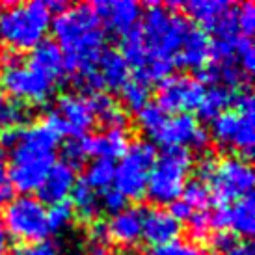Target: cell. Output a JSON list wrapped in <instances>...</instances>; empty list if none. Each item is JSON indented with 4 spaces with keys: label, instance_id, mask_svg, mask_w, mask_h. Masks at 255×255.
<instances>
[{
    "label": "cell",
    "instance_id": "cell-13",
    "mask_svg": "<svg viewBox=\"0 0 255 255\" xmlns=\"http://www.w3.org/2000/svg\"><path fill=\"white\" fill-rule=\"evenodd\" d=\"M93 9L99 17L101 22L107 24L108 30L114 34H127L130 28H134L140 15H142V6L132 0H118V2H95Z\"/></svg>",
    "mask_w": 255,
    "mask_h": 255
},
{
    "label": "cell",
    "instance_id": "cell-28",
    "mask_svg": "<svg viewBox=\"0 0 255 255\" xmlns=\"http://www.w3.org/2000/svg\"><path fill=\"white\" fill-rule=\"evenodd\" d=\"M116 175V166L112 160L107 158H97L95 162L90 164V168L86 171V184H90L93 190H107L114 183Z\"/></svg>",
    "mask_w": 255,
    "mask_h": 255
},
{
    "label": "cell",
    "instance_id": "cell-32",
    "mask_svg": "<svg viewBox=\"0 0 255 255\" xmlns=\"http://www.w3.org/2000/svg\"><path fill=\"white\" fill-rule=\"evenodd\" d=\"M166 112L160 110V108L156 107L155 103H147L145 107L140 110V112L136 114V121H138V127L142 128L145 134L153 136L162 128V125L166 123Z\"/></svg>",
    "mask_w": 255,
    "mask_h": 255
},
{
    "label": "cell",
    "instance_id": "cell-16",
    "mask_svg": "<svg viewBox=\"0 0 255 255\" xmlns=\"http://www.w3.org/2000/svg\"><path fill=\"white\" fill-rule=\"evenodd\" d=\"M77 183V173L65 162H54L49 173L45 175L43 183L37 188V196L43 205H56L65 201Z\"/></svg>",
    "mask_w": 255,
    "mask_h": 255
},
{
    "label": "cell",
    "instance_id": "cell-14",
    "mask_svg": "<svg viewBox=\"0 0 255 255\" xmlns=\"http://www.w3.org/2000/svg\"><path fill=\"white\" fill-rule=\"evenodd\" d=\"M54 112L62 118V121L67 127V132L73 138L86 136V132L93 127L95 118L92 110L88 107V101L82 95L75 93H64L62 97H58L56 110Z\"/></svg>",
    "mask_w": 255,
    "mask_h": 255
},
{
    "label": "cell",
    "instance_id": "cell-34",
    "mask_svg": "<svg viewBox=\"0 0 255 255\" xmlns=\"http://www.w3.org/2000/svg\"><path fill=\"white\" fill-rule=\"evenodd\" d=\"M233 54H235V62L239 64V67L250 77L254 73V67H255V50L252 39L244 36H235Z\"/></svg>",
    "mask_w": 255,
    "mask_h": 255
},
{
    "label": "cell",
    "instance_id": "cell-30",
    "mask_svg": "<svg viewBox=\"0 0 255 255\" xmlns=\"http://www.w3.org/2000/svg\"><path fill=\"white\" fill-rule=\"evenodd\" d=\"M26 120H28V108L19 101L0 95V130L21 127Z\"/></svg>",
    "mask_w": 255,
    "mask_h": 255
},
{
    "label": "cell",
    "instance_id": "cell-47",
    "mask_svg": "<svg viewBox=\"0 0 255 255\" xmlns=\"http://www.w3.org/2000/svg\"><path fill=\"white\" fill-rule=\"evenodd\" d=\"M168 213L171 214V218L177 220L179 224H181V222H184V220L190 218L194 211H192L190 207H188L186 203H184L183 199H177V201H173V203H170V211H168Z\"/></svg>",
    "mask_w": 255,
    "mask_h": 255
},
{
    "label": "cell",
    "instance_id": "cell-42",
    "mask_svg": "<svg viewBox=\"0 0 255 255\" xmlns=\"http://www.w3.org/2000/svg\"><path fill=\"white\" fill-rule=\"evenodd\" d=\"M99 203L103 205V209L110 214H118L127 209V198H125L120 190H116V188L103 190V198L99 199Z\"/></svg>",
    "mask_w": 255,
    "mask_h": 255
},
{
    "label": "cell",
    "instance_id": "cell-46",
    "mask_svg": "<svg viewBox=\"0 0 255 255\" xmlns=\"http://www.w3.org/2000/svg\"><path fill=\"white\" fill-rule=\"evenodd\" d=\"M21 127H11V128H2L0 130V145L6 149H13L21 138Z\"/></svg>",
    "mask_w": 255,
    "mask_h": 255
},
{
    "label": "cell",
    "instance_id": "cell-22",
    "mask_svg": "<svg viewBox=\"0 0 255 255\" xmlns=\"http://www.w3.org/2000/svg\"><path fill=\"white\" fill-rule=\"evenodd\" d=\"M86 101H88V107L92 110L93 118H99L105 127L125 130V127L128 125V116L110 95L99 92L90 95Z\"/></svg>",
    "mask_w": 255,
    "mask_h": 255
},
{
    "label": "cell",
    "instance_id": "cell-11",
    "mask_svg": "<svg viewBox=\"0 0 255 255\" xmlns=\"http://www.w3.org/2000/svg\"><path fill=\"white\" fill-rule=\"evenodd\" d=\"M203 93H205L203 84L194 77L171 75L158 86L155 105L166 114H186L190 110H198Z\"/></svg>",
    "mask_w": 255,
    "mask_h": 255
},
{
    "label": "cell",
    "instance_id": "cell-17",
    "mask_svg": "<svg viewBox=\"0 0 255 255\" xmlns=\"http://www.w3.org/2000/svg\"><path fill=\"white\" fill-rule=\"evenodd\" d=\"M211 56H213V39H211V36L201 28H190L173 62L199 71L205 65L211 64Z\"/></svg>",
    "mask_w": 255,
    "mask_h": 255
},
{
    "label": "cell",
    "instance_id": "cell-20",
    "mask_svg": "<svg viewBox=\"0 0 255 255\" xmlns=\"http://www.w3.org/2000/svg\"><path fill=\"white\" fill-rule=\"evenodd\" d=\"M110 239L121 246H134L142 239V209H125L107 224Z\"/></svg>",
    "mask_w": 255,
    "mask_h": 255
},
{
    "label": "cell",
    "instance_id": "cell-44",
    "mask_svg": "<svg viewBox=\"0 0 255 255\" xmlns=\"http://www.w3.org/2000/svg\"><path fill=\"white\" fill-rule=\"evenodd\" d=\"M235 244H237L235 235L227 233V231H218V233L211 239V246H213V250L214 252H218V254H226V252H229Z\"/></svg>",
    "mask_w": 255,
    "mask_h": 255
},
{
    "label": "cell",
    "instance_id": "cell-26",
    "mask_svg": "<svg viewBox=\"0 0 255 255\" xmlns=\"http://www.w3.org/2000/svg\"><path fill=\"white\" fill-rule=\"evenodd\" d=\"M233 90H227L224 86H213L203 93V99L199 103L198 114L201 120L213 121L220 114L226 112V108L233 103Z\"/></svg>",
    "mask_w": 255,
    "mask_h": 255
},
{
    "label": "cell",
    "instance_id": "cell-12",
    "mask_svg": "<svg viewBox=\"0 0 255 255\" xmlns=\"http://www.w3.org/2000/svg\"><path fill=\"white\" fill-rule=\"evenodd\" d=\"M155 140L164 147H196L205 149L211 134L190 114H177L168 118L162 128L155 134Z\"/></svg>",
    "mask_w": 255,
    "mask_h": 255
},
{
    "label": "cell",
    "instance_id": "cell-2",
    "mask_svg": "<svg viewBox=\"0 0 255 255\" xmlns=\"http://www.w3.org/2000/svg\"><path fill=\"white\" fill-rule=\"evenodd\" d=\"M52 32L58 47L64 52V65L73 75L97 69L99 56L105 50L107 36L93 6L80 4L67 7L54 17Z\"/></svg>",
    "mask_w": 255,
    "mask_h": 255
},
{
    "label": "cell",
    "instance_id": "cell-5",
    "mask_svg": "<svg viewBox=\"0 0 255 255\" xmlns=\"http://www.w3.org/2000/svg\"><path fill=\"white\" fill-rule=\"evenodd\" d=\"M190 168V149L166 147L162 155L156 156L155 164L149 171L145 196L156 205H170L177 201L183 194Z\"/></svg>",
    "mask_w": 255,
    "mask_h": 255
},
{
    "label": "cell",
    "instance_id": "cell-52",
    "mask_svg": "<svg viewBox=\"0 0 255 255\" xmlns=\"http://www.w3.org/2000/svg\"><path fill=\"white\" fill-rule=\"evenodd\" d=\"M7 250V233L6 227L2 224V216H0V255H4Z\"/></svg>",
    "mask_w": 255,
    "mask_h": 255
},
{
    "label": "cell",
    "instance_id": "cell-6",
    "mask_svg": "<svg viewBox=\"0 0 255 255\" xmlns=\"http://www.w3.org/2000/svg\"><path fill=\"white\" fill-rule=\"evenodd\" d=\"M6 233L21 242H39L50 235L47 224V209L37 198L17 196L7 201L2 214Z\"/></svg>",
    "mask_w": 255,
    "mask_h": 255
},
{
    "label": "cell",
    "instance_id": "cell-35",
    "mask_svg": "<svg viewBox=\"0 0 255 255\" xmlns=\"http://www.w3.org/2000/svg\"><path fill=\"white\" fill-rule=\"evenodd\" d=\"M73 220H75V211H73L71 203H67V201L50 205V209L47 211V224H49L50 233H58L67 226H71Z\"/></svg>",
    "mask_w": 255,
    "mask_h": 255
},
{
    "label": "cell",
    "instance_id": "cell-21",
    "mask_svg": "<svg viewBox=\"0 0 255 255\" xmlns=\"http://www.w3.org/2000/svg\"><path fill=\"white\" fill-rule=\"evenodd\" d=\"M97 71H99L103 84L108 90L114 92H121V88L128 82L130 77V67L123 60V56L120 54V50L114 49H105L103 54L99 56L97 62Z\"/></svg>",
    "mask_w": 255,
    "mask_h": 255
},
{
    "label": "cell",
    "instance_id": "cell-10",
    "mask_svg": "<svg viewBox=\"0 0 255 255\" xmlns=\"http://www.w3.org/2000/svg\"><path fill=\"white\" fill-rule=\"evenodd\" d=\"M186 13L216 39H231L237 36V6L226 0H190L183 4ZM201 28V30H203Z\"/></svg>",
    "mask_w": 255,
    "mask_h": 255
},
{
    "label": "cell",
    "instance_id": "cell-50",
    "mask_svg": "<svg viewBox=\"0 0 255 255\" xmlns=\"http://www.w3.org/2000/svg\"><path fill=\"white\" fill-rule=\"evenodd\" d=\"M47 7H49L50 13L60 15L69 7V4H67V2H62V0H49V2H47Z\"/></svg>",
    "mask_w": 255,
    "mask_h": 255
},
{
    "label": "cell",
    "instance_id": "cell-49",
    "mask_svg": "<svg viewBox=\"0 0 255 255\" xmlns=\"http://www.w3.org/2000/svg\"><path fill=\"white\" fill-rule=\"evenodd\" d=\"M222 255H255V250L250 242H237L229 252Z\"/></svg>",
    "mask_w": 255,
    "mask_h": 255
},
{
    "label": "cell",
    "instance_id": "cell-7",
    "mask_svg": "<svg viewBox=\"0 0 255 255\" xmlns=\"http://www.w3.org/2000/svg\"><path fill=\"white\" fill-rule=\"evenodd\" d=\"M156 160V149L151 142L138 140L130 143L127 153L121 156L120 166L116 168L114 183L127 199H142L147 188L149 171Z\"/></svg>",
    "mask_w": 255,
    "mask_h": 255
},
{
    "label": "cell",
    "instance_id": "cell-45",
    "mask_svg": "<svg viewBox=\"0 0 255 255\" xmlns=\"http://www.w3.org/2000/svg\"><path fill=\"white\" fill-rule=\"evenodd\" d=\"M211 216V229H218V231H226L229 229V207H218Z\"/></svg>",
    "mask_w": 255,
    "mask_h": 255
},
{
    "label": "cell",
    "instance_id": "cell-39",
    "mask_svg": "<svg viewBox=\"0 0 255 255\" xmlns=\"http://www.w3.org/2000/svg\"><path fill=\"white\" fill-rule=\"evenodd\" d=\"M237 30H241V36L252 37L255 32V6L254 2H244L237 6Z\"/></svg>",
    "mask_w": 255,
    "mask_h": 255
},
{
    "label": "cell",
    "instance_id": "cell-37",
    "mask_svg": "<svg viewBox=\"0 0 255 255\" xmlns=\"http://www.w3.org/2000/svg\"><path fill=\"white\" fill-rule=\"evenodd\" d=\"M62 155H64V160H62V162H65L69 168H73V170L82 168L84 160L88 158L84 138L80 136V138H71L69 142H65L64 147H62Z\"/></svg>",
    "mask_w": 255,
    "mask_h": 255
},
{
    "label": "cell",
    "instance_id": "cell-19",
    "mask_svg": "<svg viewBox=\"0 0 255 255\" xmlns=\"http://www.w3.org/2000/svg\"><path fill=\"white\" fill-rule=\"evenodd\" d=\"M82 138H84L88 156H97V158H107V160L123 156L130 145L128 134L121 128H108L103 134L82 136Z\"/></svg>",
    "mask_w": 255,
    "mask_h": 255
},
{
    "label": "cell",
    "instance_id": "cell-1",
    "mask_svg": "<svg viewBox=\"0 0 255 255\" xmlns=\"http://www.w3.org/2000/svg\"><path fill=\"white\" fill-rule=\"evenodd\" d=\"M62 136H69L67 127L56 112H49L41 121L22 128L19 142L11 149L9 186L28 196L39 188L54 164V153Z\"/></svg>",
    "mask_w": 255,
    "mask_h": 255
},
{
    "label": "cell",
    "instance_id": "cell-40",
    "mask_svg": "<svg viewBox=\"0 0 255 255\" xmlns=\"http://www.w3.org/2000/svg\"><path fill=\"white\" fill-rule=\"evenodd\" d=\"M188 229H190V237L194 241H205L211 231V216L207 211H196L192 213L188 220Z\"/></svg>",
    "mask_w": 255,
    "mask_h": 255
},
{
    "label": "cell",
    "instance_id": "cell-36",
    "mask_svg": "<svg viewBox=\"0 0 255 255\" xmlns=\"http://www.w3.org/2000/svg\"><path fill=\"white\" fill-rule=\"evenodd\" d=\"M149 255H207V252L201 246H198L196 242L190 241H171L168 244L156 246L149 252Z\"/></svg>",
    "mask_w": 255,
    "mask_h": 255
},
{
    "label": "cell",
    "instance_id": "cell-48",
    "mask_svg": "<svg viewBox=\"0 0 255 255\" xmlns=\"http://www.w3.org/2000/svg\"><path fill=\"white\" fill-rule=\"evenodd\" d=\"M11 196H13V188L7 183V171L4 164L0 162V203L11 201Z\"/></svg>",
    "mask_w": 255,
    "mask_h": 255
},
{
    "label": "cell",
    "instance_id": "cell-15",
    "mask_svg": "<svg viewBox=\"0 0 255 255\" xmlns=\"http://www.w3.org/2000/svg\"><path fill=\"white\" fill-rule=\"evenodd\" d=\"M181 235V224L171 218V214L158 207H149L142 211V239L153 248L177 241Z\"/></svg>",
    "mask_w": 255,
    "mask_h": 255
},
{
    "label": "cell",
    "instance_id": "cell-54",
    "mask_svg": "<svg viewBox=\"0 0 255 255\" xmlns=\"http://www.w3.org/2000/svg\"><path fill=\"white\" fill-rule=\"evenodd\" d=\"M125 255H136V254H130V252H128V254H125Z\"/></svg>",
    "mask_w": 255,
    "mask_h": 255
},
{
    "label": "cell",
    "instance_id": "cell-38",
    "mask_svg": "<svg viewBox=\"0 0 255 255\" xmlns=\"http://www.w3.org/2000/svg\"><path fill=\"white\" fill-rule=\"evenodd\" d=\"M9 255H62V250L58 246V242L45 239V241H39V242L17 246V248L11 250Z\"/></svg>",
    "mask_w": 255,
    "mask_h": 255
},
{
    "label": "cell",
    "instance_id": "cell-33",
    "mask_svg": "<svg viewBox=\"0 0 255 255\" xmlns=\"http://www.w3.org/2000/svg\"><path fill=\"white\" fill-rule=\"evenodd\" d=\"M173 67H175V62H173V60L149 58L147 64L136 73V77L145 80L147 84H151V82H162V80H166L168 77H171Z\"/></svg>",
    "mask_w": 255,
    "mask_h": 255
},
{
    "label": "cell",
    "instance_id": "cell-43",
    "mask_svg": "<svg viewBox=\"0 0 255 255\" xmlns=\"http://www.w3.org/2000/svg\"><path fill=\"white\" fill-rule=\"evenodd\" d=\"M88 242H90V244H101V246H110L112 239H110L108 226L105 222H92V224H90Z\"/></svg>",
    "mask_w": 255,
    "mask_h": 255
},
{
    "label": "cell",
    "instance_id": "cell-25",
    "mask_svg": "<svg viewBox=\"0 0 255 255\" xmlns=\"http://www.w3.org/2000/svg\"><path fill=\"white\" fill-rule=\"evenodd\" d=\"M121 56L128 64V67H134V69H142L143 65L147 64L149 54L145 49V39H143L142 26L136 24L134 28H130L127 34L121 36Z\"/></svg>",
    "mask_w": 255,
    "mask_h": 255
},
{
    "label": "cell",
    "instance_id": "cell-4",
    "mask_svg": "<svg viewBox=\"0 0 255 255\" xmlns=\"http://www.w3.org/2000/svg\"><path fill=\"white\" fill-rule=\"evenodd\" d=\"M190 28L192 26L186 21V17L171 13L162 4L149 2L142 24L149 58L173 60Z\"/></svg>",
    "mask_w": 255,
    "mask_h": 255
},
{
    "label": "cell",
    "instance_id": "cell-53",
    "mask_svg": "<svg viewBox=\"0 0 255 255\" xmlns=\"http://www.w3.org/2000/svg\"><path fill=\"white\" fill-rule=\"evenodd\" d=\"M4 156H6V151H4V147H2V145H0V162H2V160H4Z\"/></svg>",
    "mask_w": 255,
    "mask_h": 255
},
{
    "label": "cell",
    "instance_id": "cell-31",
    "mask_svg": "<svg viewBox=\"0 0 255 255\" xmlns=\"http://www.w3.org/2000/svg\"><path fill=\"white\" fill-rule=\"evenodd\" d=\"M181 196H183V201L190 207L192 211L194 209L205 211V207L211 203V188L199 179H192L184 184Z\"/></svg>",
    "mask_w": 255,
    "mask_h": 255
},
{
    "label": "cell",
    "instance_id": "cell-23",
    "mask_svg": "<svg viewBox=\"0 0 255 255\" xmlns=\"http://www.w3.org/2000/svg\"><path fill=\"white\" fill-rule=\"evenodd\" d=\"M73 196V211L82 222L92 224L95 222V218L99 216L101 203L97 192L93 190L90 184H86V181H77L71 190Z\"/></svg>",
    "mask_w": 255,
    "mask_h": 255
},
{
    "label": "cell",
    "instance_id": "cell-9",
    "mask_svg": "<svg viewBox=\"0 0 255 255\" xmlns=\"http://www.w3.org/2000/svg\"><path fill=\"white\" fill-rule=\"evenodd\" d=\"M2 86L15 101H26L32 105H45L54 93V86L50 78L43 77L41 73L30 69L28 65H13L4 67Z\"/></svg>",
    "mask_w": 255,
    "mask_h": 255
},
{
    "label": "cell",
    "instance_id": "cell-18",
    "mask_svg": "<svg viewBox=\"0 0 255 255\" xmlns=\"http://www.w3.org/2000/svg\"><path fill=\"white\" fill-rule=\"evenodd\" d=\"M28 67L41 73L43 77L50 78L52 82H58L65 71L64 52L52 39H43L30 50Z\"/></svg>",
    "mask_w": 255,
    "mask_h": 255
},
{
    "label": "cell",
    "instance_id": "cell-8",
    "mask_svg": "<svg viewBox=\"0 0 255 255\" xmlns=\"http://www.w3.org/2000/svg\"><path fill=\"white\" fill-rule=\"evenodd\" d=\"M254 170L248 160L227 156L216 162L209 183L213 186L211 201L218 207H229L239 199L246 198L254 190Z\"/></svg>",
    "mask_w": 255,
    "mask_h": 255
},
{
    "label": "cell",
    "instance_id": "cell-24",
    "mask_svg": "<svg viewBox=\"0 0 255 255\" xmlns=\"http://www.w3.org/2000/svg\"><path fill=\"white\" fill-rule=\"evenodd\" d=\"M229 229L244 239H252L255 231V203L254 194L235 201L229 209Z\"/></svg>",
    "mask_w": 255,
    "mask_h": 255
},
{
    "label": "cell",
    "instance_id": "cell-3",
    "mask_svg": "<svg viewBox=\"0 0 255 255\" xmlns=\"http://www.w3.org/2000/svg\"><path fill=\"white\" fill-rule=\"evenodd\" d=\"M47 2L34 0L28 4H9L0 15V36L13 50H32L50 26Z\"/></svg>",
    "mask_w": 255,
    "mask_h": 255
},
{
    "label": "cell",
    "instance_id": "cell-29",
    "mask_svg": "<svg viewBox=\"0 0 255 255\" xmlns=\"http://www.w3.org/2000/svg\"><path fill=\"white\" fill-rule=\"evenodd\" d=\"M149 95H151V90H149V84L142 78L134 77L132 80H128L127 84L121 88V97H123V103L127 105V108L134 110V112H140L145 105L149 103Z\"/></svg>",
    "mask_w": 255,
    "mask_h": 255
},
{
    "label": "cell",
    "instance_id": "cell-27",
    "mask_svg": "<svg viewBox=\"0 0 255 255\" xmlns=\"http://www.w3.org/2000/svg\"><path fill=\"white\" fill-rule=\"evenodd\" d=\"M241 114L237 112H224L216 120H213V136L222 145H233L235 138L241 128Z\"/></svg>",
    "mask_w": 255,
    "mask_h": 255
},
{
    "label": "cell",
    "instance_id": "cell-51",
    "mask_svg": "<svg viewBox=\"0 0 255 255\" xmlns=\"http://www.w3.org/2000/svg\"><path fill=\"white\" fill-rule=\"evenodd\" d=\"M88 255H112L110 246H101V244H90L88 242Z\"/></svg>",
    "mask_w": 255,
    "mask_h": 255
},
{
    "label": "cell",
    "instance_id": "cell-41",
    "mask_svg": "<svg viewBox=\"0 0 255 255\" xmlns=\"http://www.w3.org/2000/svg\"><path fill=\"white\" fill-rule=\"evenodd\" d=\"M75 86H77L78 90H82V92L90 93H99L105 84H103V78H101L99 71L97 69H92V71H84V73H78L75 75Z\"/></svg>",
    "mask_w": 255,
    "mask_h": 255
}]
</instances>
